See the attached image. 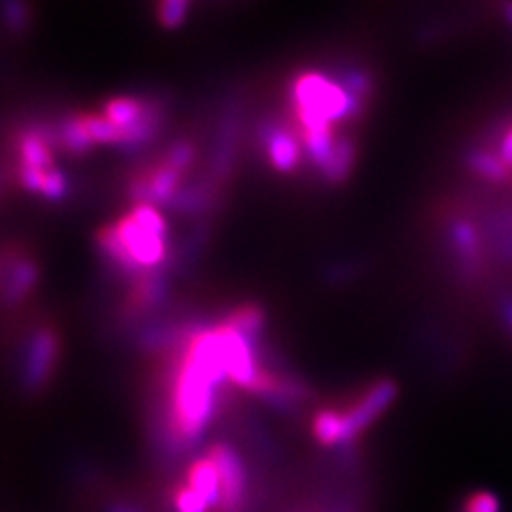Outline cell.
<instances>
[{"mask_svg": "<svg viewBox=\"0 0 512 512\" xmlns=\"http://www.w3.org/2000/svg\"><path fill=\"white\" fill-rule=\"evenodd\" d=\"M54 141H58V137H54L50 128L45 126H32L28 131L20 133L18 137L20 165H28L41 171L54 169V154H52Z\"/></svg>", "mask_w": 512, "mask_h": 512, "instance_id": "obj_8", "label": "cell"}, {"mask_svg": "<svg viewBox=\"0 0 512 512\" xmlns=\"http://www.w3.org/2000/svg\"><path fill=\"white\" fill-rule=\"evenodd\" d=\"M498 152H500L504 163L508 165V169L512 171V120L508 122V126L504 128V133H502V137H500Z\"/></svg>", "mask_w": 512, "mask_h": 512, "instance_id": "obj_32", "label": "cell"}, {"mask_svg": "<svg viewBox=\"0 0 512 512\" xmlns=\"http://www.w3.org/2000/svg\"><path fill=\"white\" fill-rule=\"evenodd\" d=\"M397 397V384L389 378H382L374 382L355 404L348 410H342L344 414V427H346V444L355 442L365 429H370L380 416L384 414Z\"/></svg>", "mask_w": 512, "mask_h": 512, "instance_id": "obj_4", "label": "cell"}, {"mask_svg": "<svg viewBox=\"0 0 512 512\" xmlns=\"http://www.w3.org/2000/svg\"><path fill=\"white\" fill-rule=\"evenodd\" d=\"M190 0H160V24L165 28H178L184 24Z\"/></svg>", "mask_w": 512, "mask_h": 512, "instance_id": "obj_27", "label": "cell"}, {"mask_svg": "<svg viewBox=\"0 0 512 512\" xmlns=\"http://www.w3.org/2000/svg\"><path fill=\"white\" fill-rule=\"evenodd\" d=\"M312 434L323 446L346 444V427H344L342 410L325 408L316 412L312 421Z\"/></svg>", "mask_w": 512, "mask_h": 512, "instance_id": "obj_17", "label": "cell"}, {"mask_svg": "<svg viewBox=\"0 0 512 512\" xmlns=\"http://www.w3.org/2000/svg\"><path fill=\"white\" fill-rule=\"evenodd\" d=\"M186 485L195 489L201 498L212 506V510L220 508V476L210 455L190 463Z\"/></svg>", "mask_w": 512, "mask_h": 512, "instance_id": "obj_10", "label": "cell"}, {"mask_svg": "<svg viewBox=\"0 0 512 512\" xmlns=\"http://www.w3.org/2000/svg\"><path fill=\"white\" fill-rule=\"evenodd\" d=\"M212 201H214L212 188L199 184V186L180 188L169 207H173V210H178L182 214H197V212H205L207 205H212Z\"/></svg>", "mask_w": 512, "mask_h": 512, "instance_id": "obj_22", "label": "cell"}, {"mask_svg": "<svg viewBox=\"0 0 512 512\" xmlns=\"http://www.w3.org/2000/svg\"><path fill=\"white\" fill-rule=\"evenodd\" d=\"M224 380L229 376L218 327L192 333L171 387L169 429L175 442L186 444L203 434L214 416L216 395Z\"/></svg>", "mask_w": 512, "mask_h": 512, "instance_id": "obj_1", "label": "cell"}, {"mask_svg": "<svg viewBox=\"0 0 512 512\" xmlns=\"http://www.w3.org/2000/svg\"><path fill=\"white\" fill-rule=\"evenodd\" d=\"M116 227L128 252L133 254V259L143 269L156 267L165 261L167 256L165 237H158L154 233H148L146 229H141L131 214L124 216L120 222H116Z\"/></svg>", "mask_w": 512, "mask_h": 512, "instance_id": "obj_6", "label": "cell"}, {"mask_svg": "<svg viewBox=\"0 0 512 512\" xmlns=\"http://www.w3.org/2000/svg\"><path fill=\"white\" fill-rule=\"evenodd\" d=\"M224 323L237 333H242L248 342L256 344L265 329V312L259 306H242L224 320Z\"/></svg>", "mask_w": 512, "mask_h": 512, "instance_id": "obj_20", "label": "cell"}, {"mask_svg": "<svg viewBox=\"0 0 512 512\" xmlns=\"http://www.w3.org/2000/svg\"><path fill=\"white\" fill-rule=\"evenodd\" d=\"M301 139H303V148H306L308 156L312 163L323 169L327 165V160L331 158L333 154V148H335V139L333 137V131L331 126L327 128H310V131H301Z\"/></svg>", "mask_w": 512, "mask_h": 512, "instance_id": "obj_21", "label": "cell"}, {"mask_svg": "<svg viewBox=\"0 0 512 512\" xmlns=\"http://www.w3.org/2000/svg\"><path fill=\"white\" fill-rule=\"evenodd\" d=\"M111 512H139V510H135V508H128V506H120V508L111 510Z\"/></svg>", "mask_w": 512, "mask_h": 512, "instance_id": "obj_35", "label": "cell"}, {"mask_svg": "<svg viewBox=\"0 0 512 512\" xmlns=\"http://www.w3.org/2000/svg\"><path fill=\"white\" fill-rule=\"evenodd\" d=\"M355 160H357L355 141H352L350 137L338 139L335 141V148H333L331 158L327 160V165L320 169L323 171V178L329 184H342L348 178L352 167H355Z\"/></svg>", "mask_w": 512, "mask_h": 512, "instance_id": "obj_15", "label": "cell"}, {"mask_svg": "<svg viewBox=\"0 0 512 512\" xmlns=\"http://www.w3.org/2000/svg\"><path fill=\"white\" fill-rule=\"evenodd\" d=\"M86 126L94 143H118L122 141V131L111 124L103 114H86Z\"/></svg>", "mask_w": 512, "mask_h": 512, "instance_id": "obj_23", "label": "cell"}, {"mask_svg": "<svg viewBox=\"0 0 512 512\" xmlns=\"http://www.w3.org/2000/svg\"><path fill=\"white\" fill-rule=\"evenodd\" d=\"M182 173L160 163L150 171V184H152V205H171L173 197L180 190Z\"/></svg>", "mask_w": 512, "mask_h": 512, "instance_id": "obj_19", "label": "cell"}, {"mask_svg": "<svg viewBox=\"0 0 512 512\" xmlns=\"http://www.w3.org/2000/svg\"><path fill=\"white\" fill-rule=\"evenodd\" d=\"M207 455L212 457L220 476V508L218 512H242L248 498V474L242 457L227 442L212 444Z\"/></svg>", "mask_w": 512, "mask_h": 512, "instance_id": "obj_3", "label": "cell"}, {"mask_svg": "<svg viewBox=\"0 0 512 512\" xmlns=\"http://www.w3.org/2000/svg\"><path fill=\"white\" fill-rule=\"evenodd\" d=\"M169 295V284L163 274H154V271H146L141 278H137L135 295L131 299V308L141 310H152L158 308Z\"/></svg>", "mask_w": 512, "mask_h": 512, "instance_id": "obj_14", "label": "cell"}, {"mask_svg": "<svg viewBox=\"0 0 512 512\" xmlns=\"http://www.w3.org/2000/svg\"><path fill=\"white\" fill-rule=\"evenodd\" d=\"M58 348L60 340L52 329L43 327L32 335L24 363V387L30 393L43 389L50 380L58 359Z\"/></svg>", "mask_w": 512, "mask_h": 512, "instance_id": "obj_5", "label": "cell"}, {"mask_svg": "<svg viewBox=\"0 0 512 512\" xmlns=\"http://www.w3.org/2000/svg\"><path fill=\"white\" fill-rule=\"evenodd\" d=\"M448 246L453 252L457 276L461 282L474 284L485 269V239L478 224L470 218H455L448 227Z\"/></svg>", "mask_w": 512, "mask_h": 512, "instance_id": "obj_2", "label": "cell"}, {"mask_svg": "<svg viewBox=\"0 0 512 512\" xmlns=\"http://www.w3.org/2000/svg\"><path fill=\"white\" fill-rule=\"evenodd\" d=\"M5 18L13 32H20L28 24V9L24 0H5Z\"/></svg>", "mask_w": 512, "mask_h": 512, "instance_id": "obj_29", "label": "cell"}, {"mask_svg": "<svg viewBox=\"0 0 512 512\" xmlns=\"http://www.w3.org/2000/svg\"><path fill=\"white\" fill-rule=\"evenodd\" d=\"M99 246L103 250V254L107 256V259L114 263L120 274L124 276H137L141 278L146 271H143V267L133 259V254L128 252L126 244L122 242V237L118 233V227L116 224H109V227H103L99 231Z\"/></svg>", "mask_w": 512, "mask_h": 512, "instance_id": "obj_12", "label": "cell"}, {"mask_svg": "<svg viewBox=\"0 0 512 512\" xmlns=\"http://www.w3.org/2000/svg\"><path fill=\"white\" fill-rule=\"evenodd\" d=\"M45 175L47 171L28 167V165H20L18 167V182L22 188L30 190V192H41L43 184H45Z\"/></svg>", "mask_w": 512, "mask_h": 512, "instance_id": "obj_30", "label": "cell"}, {"mask_svg": "<svg viewBox=\"0 0 512 512\" xmlns=\"http://www.w3.org/2000/svg\"><path fill=\"white\" fill-rule=\"evenodd\" d=\"M56 137H58L60 146L75 156H82V154L90 152V148L94 146V141L88 133V126H86V116H79V114H73L64 120L58 128Z\"/></svg>", "mask_w": 512, "mask_h": 512, "instance_id": "obj_16", "label": "cell"}, {"mask_svg": "<svg viewBox=\"0 0 512 512\" xmlns=\"http://www.w3.org/2000/svg\"><path fill=\"white\" fill-rule=\"evenodd\" d=\"M131 216L137 220V224L141 229H146L148 233H154L158 237L167 235V224L165 218L158 214V210L154 205H135Z\"/></svg>", "mask_w": 512, "mask_h": 512, "instance_id": "obj_25", "label": "cell"}, {"mask_svg": "<svg viewBox=\"0 0 512 512\" xmlns=\"http://www.w3.org/2000/svg\"><path fill=\"white\" fill-rule=\"evenodd\" d=\"M3 271V299L7 306H15L35 288L39 269L30 259H15L13 265L5 263Z\"/></svg>", "mask_w": 512, "mask_h": 512, "instance_id": "obj_9", "label": "cell"}, {"mask_svg": "<svg viewBox=\"0 0 512 512\" xmlns=\"http://www.w3.org/2000/svg\"><path fill=\"white\" fill-rule=\"evenodd\" d=\"M195 156H197V152H195V146H192V143H188V141H175L173 146L169 148V152L165 154L163 163L167 167L175 169V171L184 173L192 163H195Z\"/></svg>", "mask_w": 512, "mask_h": 512, "instance_id": "obj_26", "label": "cell"}, {"mask_svg": "<svg viewBox=\"0 0 512 512\" xmlns=\"http://www.w3.org/2000/svg\"><path fill=\"white\" fill-rule=\"evenodd\" d=\"M466 167L468 171L478 175L480 180L491 182V184H504L512 175V171L508 169L500 152L495 148H483V146L472 148L466 154Z\"/></svg>", "mask_w": 512, "mask_h": 512, "instance_id": "obj_11", "label": "cell"}, {"mask_svg": "<svg viewBox=\"0 0 512 512\" xmlns=\"http://www.w3.org/2000/svg\"><path fill=\"white\" fill-rule=\"evenodd\" d=\"M466 512H500V502L493 493L480 491L466 502Z\"/></svg>", "mask_w": 512, "mask_h": 512, "instance_id": "obj_31", "label": "cell"}, {"mask_svg": "<svg viewBox=\"0 0 512 512\" xmlns=\"http://www.w3.org/2000/svg\"><path fill=\"white\" fill-rule=\"evenodd\" d=\"M143 109H146V101L135 99V96H118L105 105L103 116L124 133L141 120Z\"/></svg>", "mask_w": 512, "mask_h": 512, "instance_id": "obj_18", "label": "cell"}, {"mask_svg": "<svg viewBox=\"0 0 512 512\" xmlns=\"http://www.w3.org/2000/svg\"><path fill=\"white\" fill-rule=\"evenodd\" d=\"M500 318H502L506 331L512 335V293H506L500 299Z\"/></svg>", "mask_w": 512, "mask_h": 512, "instance_id": "obj_33", "label": "cell"}, {"mask_svg": "<svg viewBox=\"0 0 512 512\" xmlns=\"http://www.w3.org/2000/svg\"><path fill=\"white\" fill-rule=\"evenodd\" d=\"M67 192H69L67 175H64L60 169H50V171H47L41 195H43L47 201L58 203V201H62L64 197H67Z\"/></svg>", "mask_w": 512, "mask_h": 512, "instance_id": "obj_28", "label": "cell"}, {"mask_svg": "<svg viewBox=\"0 0 512 512\" xmlns=\"http://www.w3.org/2000/svg\"><path fill=\"white\" fill-rule=\"evenodd\" d=\"M487 237L493 254L504 265H512V205L500 207L487 222Z\"/></svg>", "mask_w": 512, "mask_h": 512, "instance_id": "obj_13", "label": "cell"}, {"mask_svg": "<svg viewBox=\"0 0 512 512\" xmlns=\"http://www.w3.org/2000/svg\"><path fill=\"white\" fill-rule=\"evenodd\" d=\"M173 510L175 512H210L212 506L207 504L192 487L180 485L173 491Z\"/></svg>", "mask_w": 512, "mask_h": 512, "instance_id": "obj_24", "label": "cell"}, {"mask_svg": "<svg viewBox=\"0 0 512 512\" xmlns=\"http://www.w3.org/2000/svg\"><path fill=\"white\" fill-rule=\"evenodd\" d=\"M500 9H502V18H504L506 26H508L510 32H512V0H502Z\"/></svg>", "mask_w": 512, "mask_h": 512, "instance_id": "obj_34", "label": "cell"}, {"mask_svg": "<svg viewBox=\"0 0 512 512\" xmlns=\"http://www.w3.org/2000/svg\"><path fill=\"white\" fill-rule=\"evenodd\" d=\"M261 143L269 156V163L276 171L291 173L301 160V148L297 137L282 126H267L261 133Z\"/></svg>", "mask_w": 512, "mask_h": 512, "instance_id": "obj_7", "label": "cell"}]
</instances>
